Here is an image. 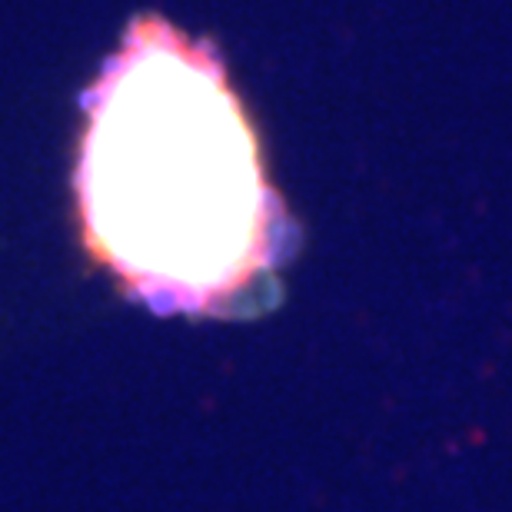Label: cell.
Returning a JSON list of instances; mask_svg holds the SVG:
<instances>
[{"mask_svg": "<svg viewBox=\"0 0 512 512\" xmlns=\"http://www.w3.org/2000/svg\"><path fill=\"white\" fill-rule=\"evenodd\" d=\"M77 200L87 247L160 313L220 310L280 250V200L220 60L157 17L90 87Z\"/></svg>", "mask_w": 512, "mask_h": 512, "instance_id": "1", "label": "cell"}]
</instances>
